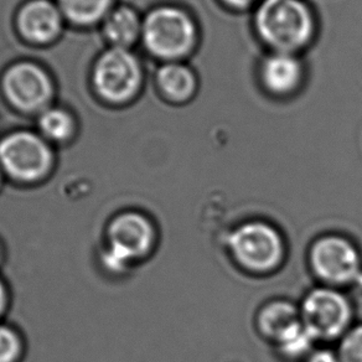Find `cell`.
<instances>
[{"instance_id": "4fadbf2b", "label": "cell", "mask_w": 362, "mask_h": 362, "mask_svg": "<svg viewBox=\"0 0 362 362\" xmlns=\"http://www.w3.org/2000/svg\"><path fill=\"white\" fill-rule=\"evenodd\" d=\"M143 19L133 8L128 6L113 8L103 21V34L112 47L131 50L141 39Z\"/></svg>"}, {"instance_id": "5b68a950", "label": "cell", "mask_w": 362, "mask_h": 362, "mask_svg": "<svg viewBox=\"0 0 362 362\" xmlns=\"http://www.w3.org/2000/svg\"><path fill=\"white\" fill-rule=\"evenodd\" d=\"M0 87L6 101L24 115H40L50 108L55 85L49 72L39 64L19 61L6 69Z\"/></svg>"}, {"instance_id": "2e32d148", "label": "cell", "mask_w": 362, "mask_h": 362, "mask_svg": "<svg viewBox=\"0 0 362 362\" xmlns=\"http://www.w3.org/2000/svg\"><path fill=\"white\" fill-rule=\"evenodd\" d=\"M37 127L46 141L65 143L75 134V117L61 107H50L39 115Z\"/></svg>"}, {"instance_id": "44dd1931", "label": "cell", "mask_w": 362, "mask_h": 362, "mask_svg": "<svg viewBox=\"0 0 362 362\" xmlns=\"http://www.w3.org/2000/svg\"><path fill=\"white\" fill-rule=\"evenodd\" d=\"M221 1L225 6H230L232 9L241 11V9H247V8L259 4L262 0H221Z\"/></svg>"}, {"instance_id": "7a4b0ae2", "label": "cell", "mask_w": 362, "mask_h": 362, "mask_svg": "<svg viewBox=\"0 0 362 362\" xmlns=\"http://www.w3.org/2000/svg\"><path fill=\"white\" fill-rule=\"evenodd\" d=\"M197 39V23L179 6H156L143 18V44L151 55L165 62L180 61L190 55Z\"/></svg>"}, {"instance_id": "277c9868", "label": "cell", "mask_w": 362, "mask_h": 362, "mask_svg": "<svg viewBox=\"0 0 362 362\" xmlns=\"http://www.w3.org/2000/svg\"><path fill=\"white\" fill-rule=\"evenodd\" d=\"M232 256L240 266L256 274H266L281 266L286 246L277 228L262 221L236 227L228 237Z\"/></svg>"}, {"instance_id": "3957f363", "label": "cell", "mask_w": 362, "mask_h": 362, "mask_svg": "<svg viewBox=\"0 0 362 362\" xmlns=\"http://www.w3.org/2000/svg\"><path fill=\"white\" fill-rule=\"evenodd\" d=\"M141 61L131 50L111 47L92 69V87L107 105L123 106L136 98L143 86Z\"/></svg>"}, {"instance_id": "8fae6325", "label": "cell", "mask_w": 362, "mask_h": 362, "mask_svg": "<svg viewBox=\"0 0 362 362\" xmlns=\"http://www.w3.org/2000/svg\"><path fill=\"white\" fill-rule=\"evenodd\" d=\"M262 85L274 96H289L302 86L304 70L297 54L273 52L262 62Z\"/></svg>"}, {"instance_id": "8992f818", "label": "cell", "mask_w": 362, "mask_h": 362, "mask_svg": "<svg viewBox=\"0 0 362 362\" xmlns=\"http://www.w3.org/2000/svg\"><path fill=\"white\" fill-rule=\"evenodd\" d=\"M52 164L50 144L41 134L16 131L0 139V168L16 181L40 180L50 171Z\"/></svg>"}, {"instance_id": "d6986e66", "label": "cell", "mask_w": 362, "mask_h": 362, "mask_svg": "<svg viewBox=\"0 0 362 362\" xmlns=\"http://www.w3.org/2000/svg\"><path fill=\"white\" fill-rule=\"evenodd\" d=\"M21 352V341L11 327L0 325V362H16Z\"/></svg>"}, {"instance_id": "9a60e30c", "label": "cell", "mask_w": 362, "mask_h": 362, "mask_svg": "<svg viewBox=\"0 0 362 362\" xmlns=\"http://www.w3.org/2000/svg\"><path fill=\"white\" fill-rule=\"evenodd\" d=\"M65 21L81 28L103 23L113 9V0H56Z\"/></svg>"}, {"instance_id": "603a6c76", "label": "cell", "mask_w": 362, "mask_h": 362, "mask_svg": "<svg viewBox=\"0 0 362 362\" xmlns=\"http://www.w3.org/2000/svg\"><path fill=\"white\" fill-rule=\"evenodd\" d=\"M0 182H1V168H0Z\"/></svg>"}, {"instance_id": "30bf717a", "label": "cell", "mask_w": 362, "mask_h": 362, "mask_svg": "<svg viewBox=\"0 0 362 362\" xmlns=\"http://www.w3.org/2000/svg\"><path fill=\"white\" fill-rule=\"evenodd\" d=\"M65 18L50 0H29L21 6L16 18V30L28 44L45 46L57 40Z\"/></svg>"}, {"instance_id": "7c38bea8", "label": "cell", "mask_w": 362, "mask_h": 362, "mask_svg": "<svg viewBox=\"0 0 362 362\" xmlns=\"http://www.w3.org/2000/svg\"><path fill=\"white\" fill-rule=\"evenodd\" d=\"M156 85L163 96L174 103L190 101L197 90V77L181 61L165 62L156 72Z\"/></svg>"}, {"instance_id": "e0dca14e", "label": "cell", "mask_w": 362, "mask_h": 362, "mask_svg": "<svg viewBox=\"0 0 362 362\" xmlns=\"http://www.w3.org/2000/svg\"><path fill=\"white\" fill-rule=\"evenodd\" d=\"M314 340V337L300 322L289 329L276 344L284 356L297 358L310 352Z\"/></svg>"}, {"instance_id": "ffe728a7", "label": "cell", "mask_w": 362, "mask_h": 362, "mask_svg": "<svg viewBox=\"0 0 362 362\" xmlns=\"http://www.w3.org/2000/svg\"><path fill=\"white\" fill-rule=\"evenodd\" d=\"M307 362H340V358L339 355L332 350L322 349V350L310 352Z\"/></svg>"}, {"instance_id": "ba28073f", "label": "cell", "mask_w": 362, "mask_h": 362, "mask_svg": "<svg viewBox=\"0 0 362 362\" xmlns=\"http://www.w3.org/2000/svg\"><path fill=\"white\" fill-rule=\"evenodd\" d=\"M351 319V304L332 288L313 289L303 300L300 320L315 340H332L345 334Z\"/></svg>"}, {"instance_id": "7402d4cb", "label": "cell", "mask_w": 362, "mask_h": 362, "mask_svg": "<svg viewBox=\"0 0 362 362\" xmlns=\"http://www.w3.org/2000/svg\"><path fill=\"white\" fill-rule=\"evenodd\" d=\"M6 305V291L3 282L0 281V314L4 312Z\"/></svg>"}, {"instance_id": "52a82bcc", "label": "cell", "mask_w": 362, "mask_h": 362, "mask_svg": "<svg viewBox=\"0 0 362 362\" xmlns=\"http://www.w3.org/2000/svg\"><path fill=\"white\" fill-rule=\"evenodd\" d=\"M110 247L105 263L112 271H121L129 262L146 256L156 242V231L148 217L139 212H123L108 227Z\"/></svg>"}, {"instance_id": "6da1fadb", "label": "cell", "mask_w": 362, "mask_h": 362, "mask_svg": "<svg viewBox=\"0 0 362 362\" xmlns=\"http://www.w3.org/2000/svg\"><path fill=\"white\" fill-rule=\"evenodd\" d=\"M255 29L273 52L297 54L312 42L317 21L303 0H262L256 8Z\"/></svg>"}, {"instance_id": "ac0fdd59", "label": "cell", "mask_w": 362, "mask_h": 362, "mask_svg": "<svg viewBox=\"0 0 362 362\" xmlns=\"http://www.w3.org/2000/svg\"><path fill=\"white\" fill-rule=\"evenodd\" d=\"M337 355L340 362H362V325L344 334Z\"/></svg>"}, {"instance_id": "5bb4252c", "label": "cell", "mask_w": 362, "mask_h": 362, "mask_svg": "<svg viewBox=\"0 0 362 362\" xmlns=\"http://www.w3.org/2000/svg\"><path fill=\"white\" fill-rule=\"evenodd\" d=\"M300 322V312L298 308L286 300L268 303L258 314L259 330L264 337L274 342Z\"/></svg>"}, {"instance_id": "9c48e42d", "label": "cell", "mask_w": 362, "mask_h": 362, "mask_svg": "<svg viewBox=\"0 0 362 362\" xmlns=\"http://www.w3.org/2000/svg\"><path fill=\"white\" fill-rule=\"evenodd\" d=\"M309 259L315 276L327 284H349L361 273V257L356 247L337 235L320 237L314 242Z\"/></svg>"}]
</instances>
